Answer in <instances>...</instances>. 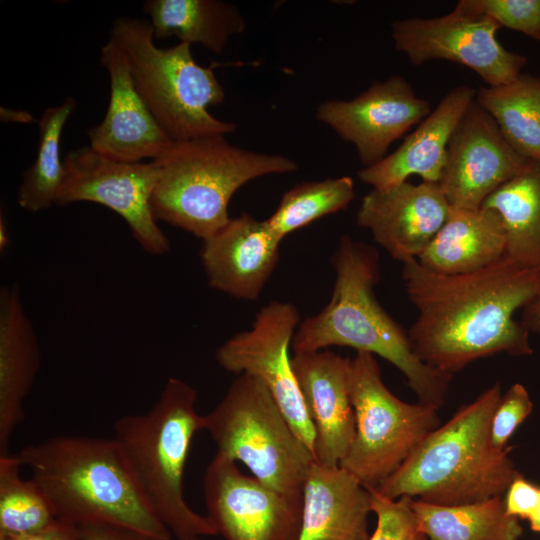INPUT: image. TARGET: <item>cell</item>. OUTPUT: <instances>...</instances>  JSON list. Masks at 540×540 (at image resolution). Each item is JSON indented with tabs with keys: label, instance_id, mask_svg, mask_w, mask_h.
<instances>
[{
	"label": "cell",
	"instance_id": "cell-23",
	"mask_svg": "<svg viewBox=\"0 0 540 540\" xmlns=\"http://www.w3.org/2000/svg\"><path fill=\"white\" fill-rule=\"evenodd\" d=\"M505 256L506 234L498 213L483 207H451L442 228L417 260L437 273L464 274Z\"/></svg>",
	"mask_w": 540,
	"mask_h": 540
},
{
	"label": "cell",
	"instance_id": "cell-29",
	"mask_svg": "<svg viewBox=\"0 0 540 540\" xmlns=\"http://www.w3.org/2000/svg\"><path fill=\"white\" fill-rule=\"evenodd\" d=\"M16 455L0 456V540L42 531L58 519L37 483L22 478Z\"/></svg>",
	"mask_w": 540,
	"mask_h": 540
},
{
	"label": "cell",
	"instance_id": "cell-22",
	"mask_svg": "<svg viewBox=\"0 0 540 540\" xmlns=\"http://www.w3.org/2000/svg\"><path fill=\"white\" fill-rule=\"evenodd\" d=\"M37 335L17 284L0 291V456L24 419V400L40 368Z\"/></svg>",
	"mask_w": 540,
	"mask_h": 540
},
{
	"label": "cell",
	"instance_id": "cell-38",
	"mask_svg": "<svg viewBox=\"0 0 540 540\" xmlns=\"http://www.w3.org/2000/svg\"><path fill=\"white\" fill-rule=\"evenodd\" d=\"M1 120L5 122L31 123L34 121L33 116L24 110H13L1 107Z\"/></svg>",
	"mask_w": 540,
	"mask_h": 540
},
{
	"label": "cell",
	"instance_id": "cell-8",
	"mask_svg": "<svg viewBox=\"0 0 540 540\" xmlns=\"http://www.w3.org/2000/svg\"><path fill=\"white\" fill-rule=\"evenodd\" d=\"M203 430L216 444L217 454L242 462L268 487L302 497L315 460L258 378L238 375L220 402L203 415Z\"/></svg>",
	"mask_w": 540,
	"mask_h": 540
},
{
	"label": "cell",
	"instance_id": "cell-15",
	"mask_svg": "<svg viewBox=\"0 0 540 540\" xmlns=\"http://www.w3.org/2000/svg\"><path fill=\"white\" fill-rule=\"evenodd\" d=\"M529 161L513 149L491 115L474 100L450 138L438 184L451 207L478 209Z\"/></svg>",
	"mask_w": 540,
	"mask_h": 540
},
{
	"label": "cell",
	"instance_id": "cell-35",
	"mask_svg": "<svg viewBox=\"0 0 540 540\" xmlns=\"http://www.w3.org/2000/svg\"><path fill=\"white\" fill-rule=\"evenodd\" d=\"M84 540H156L131 530L94 525L79 528Z\"/></svg>",
	"mask_w": 540,
	"mask_h": 540
},
{
	"label": "cell",
	"instance_id": "cell-37",
	"mask_svg": "<svg viewBox=\"0 0 540 540\" xmlns=\"http://www.w3.org/2000/svg\"><path fill=\"white\" fill-rule=\"evenodd\" d=\"M520 321L530 333L540 334V287L534 299L522 310Z\"/></svg>",
	"mask_w": 540,
	"mask_h": 540
},
{
	"label": "cell",
	"instance_id": "cell-2",
	"mask_svg": "<svg viewBox=\"0 0 540 540\" xmlns=\"http://www.w3.org/2000/svg\"><path fill=\"white\" fill-rule=\"evenodd\" d=\"M336 274L332 296L317 314L298 325L293 354L346 346L382 357L406 378L418 401L441 408L452 376L422 362L408 332L378 302L374 288L380 277L375 247L343 235L332 257Z\"/></svg>",
	"mask_w": 540,
	"mask_h": 540
},
{
	"label": "cell",
	"instance_id": "cell-3",
	"mask_svg": "<svg viewBox=\"0 0 540 540\" xmlns=\"http://www.w3.org/2000/svg\"><path fill=\"white\" fill-rule=\"evenodd\" d=\"M15 455L58 520L78 528L103 525L156 540L173 538L141 495L113 438L56 436Z\"/></svg>",
	"mask_w": 540,
	"mask_h": 540
},
{
	"label": "cell",
	"instance_id": "cell-7",
	"mask_svg": "<svg viewBox=\"0 0 540 540\" xmlns=\"http://www.w3.org/2000/svg\"><path fill=\"white\" fill-rule=\"evenodd\" d=\"M110 39L123 51L135 86L172 141L226 135L236 124L209 111L223 102L225 91L211 67L199 65L191 45L159 48L149 21L118 17Z\"/></svg>",
	"mask_w": 540,
	"mask_h": 540
},
{
	"label": "cell",
	"instance_id": "cell-1",
	"mask_svg": "<svg viewBox=\"0 0 540 540\" xmlns=\"http://www.w3.org/2000/svg\"><path fill=\"white\" fill-rule=\"evenodd\" d=\"M402 280L417 318L408 331L414 353L453 375L499 353H533L530 331L515 319L537 295L540 273L508 257L475 272L442 274L417 259L403 263Z\"/></svg>",
	"mask_w": 540,
	"mask_h": 540
},
{
	"label": "cell",
	"instance_id": "cell-6",
	"mask_svg": "<svg viewBox=\"0 0 540 540\" xmlns=\"http://www.w3.org/2000/svg\"><path fill=\"white\" fill-rule=\"evenodd\" d=\"M151 161L157 169L151 197L155 218L202 240L231 219L229 202L243 185L298 168L287 156L247 150L224 135L172 141Z\"/></svg>",
	"mask_w": 540,
	"mask_h": 540
},
{
	"label": "cell",
	"instance_id": "cell-20",
	"mask_svg": "<svg viewBox=\"0 0 540 540\" xmlns=\"http://www.w3.org/2000/svg\"><path fill=\"white\" fill-rule=\"evenodd\" d=\"M475 95L467 85L449 90L395 151L360 169L359 179L372 188L395 185L412 175L423 182L439 183L450 138Z\"/></svg>",
	"mask_w": 540,
	"mask_h": 540
},
{
	"label": "cell",
	"instance_id": "cell-28",
	"mask_svg": "<svg viewBox=\"0 0 540 540\" xmlns=\"http://www.w3.org/2000/svg\"><path fill=\"white\" fill-rule=\"evenodd\" d=\"M76 100L67 97L48 107L38 121L39 140L35 159L23 173L17 189L18 205L30 212H40L56 203L64 175L60 144L66 122L76 109Z\"/></svg>",
	"mask_w": 540,
	"mask_h": 540
},
{
	"label": "cell",
	"instance_id": "cell-40",
	"mask_svg": "<svg viewBox=\"0 0 540 540\" xmlns=\"http://www.w3.org/2000/svg\"><path fill=\"white\" fill-rule=\"evenodd\" d=\"M530 528L537 533H540V487H539V499L535 510L529 517Z\"/></svg>",
	"mask_w": 540,
	"mask_h": 540
},
{
	"label": "cell",
	"instance_id": "cell-31",
	"mask_svg": "<svg viewBox=\"0 0 540 540\" xmlns=\"http://www.w3.org/2000/svg\"><path fill=\"white\" fill-rule=\"evenodd\" d=\"M456 7L540 41V0H460Z\"/></svg>",
	"mask_w": 540,
	"mask_h": 540
},
{
	"label": "cell",
	"instance_id": "cell-14",
	"mask_svg": "<svg viewBox=\"0 0 540 540\" xmlns=\"http://www.w3.org/2000/svg\"><path fill=\"white\" fill-rule=\"evenodd\" d=\"M432 111L400 75L372 83L349 100L320 103L316 119L351 143L364 167L382 160L389 146Z\"/></svg>",
	"mask_w": 540,
	"mask_h": 540
},
{
	"label": "cell",
	"instance_id": "cell-33",
	"mask_svg": "<svg viewBox=\"0 0 540 540\" xmlns=\"http://www.w3.org/2000/svg\"><path fill=\"white\" fill-rule=\"evenodd\" d=\"M533 403L526 388L513 384L502 396L491 421V439L498 449L506 444L517 427L530 415Z\"/></svg>",
	"mask_w": 540,
	"mask_h": 540
},
{
	"label": "cell",
	"instance_id": "cell-4",
	"mask_svg": "<svg viewBox=\"0 0 540 540\" xmlns=\"http://www.w3.org/2000/svg\"><path fill=\"white\" fill-rule=\"evenodd\" d=\"M499 383L462 406L433 430L405 462L377 489L400 497L444 506L464 505L503 496L521 475L491 439V421L501 399Z\"/></svg>",
	"mask_w": 540,
	"mask_h": 540
},
{
	"label": "cell",
	"instance_id": "cell-34",
	"mask_svg": "<svg viewBox=\"0 0 540 540\" xmlns=\"http://www.w3.org/2000/svg\"><path fill=\"white\" fill-rule=\"evenodd\" d=\"M506 512L516 518L529 519L539 499V487L519 475L506 491Z\"/></svg>",
	"mask_w": 540,
	"mask_h": 540
},
{
	"label": "cell",
	"instance_id": "cell-11",
	"mask_svg": "<svg viewBox=\"0 0 540 540\" xmlns=\"http://www.w3.org/2000/svg\"><path fill=\"white\" fill-rule=\"evenodd\" d=\"M299 324L300 315L294 304L272 301L257 313L249 330L238 332L222 343L215 356L224 370L252 375L268 388L314 458L315 429L289 354Z\"/></svg>",
	"mask_w": 540,
	"mask_h": 540
},
{
	"label": "cell",
	"instance_id": "cell-17",
	"mask_svg": "<svg viewBox=\"0 0 540 540\" xmlns=\"http://www.w3.org/2000/svg\"><path fill=\"white\" fill-rule=\"evenodd\" d=\"M100 63L110 80L109 103L103 120L87 132L89 146L123 162H143L159 156L172 142L138 92L121 48L109 38Z\"/></svg>",
	"mask_w": 540,
	"mask_h": 540
},
{
	"label": "cell",
	"instance_id": "cell-13",
	"mask_svg": "<svg viewBox=\"0 0 540 540\" xmlns=\"http://www.w3.org/2000/svg\"><path fill=\"white\" fill-rule=\"evenodd\" d=\"M206 516L224 540H298L302 497L284 495L215 454L203 476Z\"/></svg>",
	"mask_w": 540,
	"mask_h": 540
},
{
	"label": "cell",
	"instance_id": "cell-24",
	"mask_svg": "<svg viewBox=\"0 0 540 540\" xmlns=\"http://www.w3.org/2000/svg\"><path fill=\"white\" fill-rule=\"evenodd\" d=\"M143 9L150 17L154 39L174 36L216 54L246 29L237 6L222 0H147Z\"/></svg>",
	"mask_w": 540,
	"mask_h": 540
},
{
	"label": "cell",
	"instance_id": "cell-16",
	"mask_svg": "<svg viewBox=\"0 0 540 540\" xmlns=\"http://www.w3.org/2000/svg\"><path fill=\"white\" fill-rule=\"evenodd\" d=\"M451 206L438 183L404 181L373 188L361 200L357 224L395 260L417 259L445 223Z\"/></svg>",
	"mask_w": 540,
	"mask_h": 540
},
{
	"label": "cell",
	"instance_id": "cell-25",
	"mask_svg": "<svg viewBox=\"0 0 540 540\" xmlns=\"http://www.w3.org/2000/svg\"><path fill=\"white\" fill-rule=\"evenodd\" d=\"M500 216L506 257L540 273V162L529 161L482 204Z\"/></svg>",
	"mask_w": 540,
	"mask_h": 540
},
{
	"label": "cell",
	"instance_id": "cell-18",
	"mask_svg": "<svg viewBox=\"0 0 540 540\" xmlns=\"http://www.w3.org/2000/svg\"><path fill=\"white\" fill-rule=\"evenodd\" d=\"M291 364L315 429V462L339 466L355 436L351 359L330 350L293 354Z\"/></svg>",
	"mask_w": 540,
	"mask_h": 540
},
{
	"label": "cell",
	"instance_id": "cell-26",
	"mask_svg": "<svg viewBox=\"0 0 540 540\" xmlns=\"http://www.w3.org/2000/svg\"><path fill=\"white\" fill-rule=\"evenodd\" d=\"M411 507L428 540H519L523 534L519 519L506 512L503 496L454 506L412 498Z\"/></svg>",
	"mask_w": 540,
	"mask_h": 540
},
{
	"label": "cell",
	"instance_id": "cell-41",
	"mask_svg": "<svg viewBox=\"0 0 540 540\" xmlns=\"http://www.w3.org/2000/svg\"><path fill=\"white\" fill-rule=\"evenodd\" d=\"M199 540H205V539H204V538H201V539H199Z\"/></svg>",
	"mask_w": 540,
	"mask_h": 540
},
{
	"label": "cell",
	"instance_id": "cell-30",
	"mask_svg": "<svg viewBox=\"0 0 540 540\" xmlns=\"http://www.w3.org/2000/svg\"><path fill=\"white\" fill-rule=\"evenodd\" d=\"M354 196V182L348 176L304 182L283 194L278 207L266 221L283 240L323 216L346 209Z\"/></svg>",
	"mask_w": 540,
	"mask_h": 540
},
{
	"label": "cell",
	"instance_id": "cell-39",
	"mask_svg": "<svg viewBox=\"0 0 540 540\" xmlns=\"http://www.w3.org/2000/svg\"><path fill=\"white\" fill-rule=\"evenodd\" d=\"M9 246V234L5 218L0 215V251L3 253Z\"/></svg>",
	"mask_w": 540,
	"mask_h": 540
},
{
	"label": "cell",
	"instance_id": "cell-5",
	"mask_svg": "<svg viewBox=\"0 0 540 540\" xmlns=\"http://www.w3.org/2000/svg\"><path fill=\"white\" fill-rule=\"evenodd\" d=\"M197 391L169 378L151 409L114 424V436L138 490L176 540L216 536L205 515L194 511L183 492L185 465L194 435L203 430Z\"/></svg>",
	"mask_w": 540,
	"mask_h": 540
},
{
	"label": "cell",
	"instance_id": "cell-19",
	"mask_svg": "<svg viewBox=\"0 0 540 540\" xmlns=\"http://www.w3.org/2000/svg\"><path fill=\"white\" fill-rule=\"evenodd\" d=\"M281 239L266 220L243 213L202 240L201 262L210 287L256 301L279 261Z\"/></svg>",
	"mask_w": 540,
	"mask_h": 540
},
{
	"label": "cell",
	"instance_id": "cell-12",
	"mask_svg": "<svg viewBox=\"0 0 540 540\" xmlns=\"http://www.w3.org/2000/svg\"><path fill=\"white\" fill-rule=\"evenodd\" d=\"M500 25L486 15L455 8L435 18H408L391 23L395 49L411 64L445 60L468 67L487 86H499L521 74L527 58L504 48L497 39Z\"/></svg>",
	"mask_w": 540,
	"mask_h": 540
},
{
	"label": "cell",
	"instance_id": "cell-36",
	"mask_svg": "<svg viewBox=\"0 0 540 540\" xmlns=\"http://www.w3.org/2000/svg\"><path fill=\"white\" fill-rule=\"evenodd\" d=\"M13 540H84L78 527L57 520L48 528L37 533Z\"/></svg>",
	"mask_w": 540,
	"mask_h": 540
},
{
	"label": "cell",
	"instance_id": "cell-9",
	"mask_svg": "<svg viewBox=\"0 0 540 540\" xmlns=\"http://www.w3.org/2000/svg\"><path fill=\"white\" fill-rule=\"evenodd\" d=\"M349 394L355 436L340 467L368 489H377L440 424L438 409L407 403L384 384L375 355L351 359Z\"/></svg>",
	"mask_w": 540,
	"mask_h": 540
},
{
	"label": "cell",
	"instance_id": "cell-27",
	"mask_svg": "<svg viewBox=\"0 0 540 540\" xmlns=\"http://www.w3.org/2000/svg\"><path fill=\"white\" fill-rule=\"evenodd\" d=\"M475 101L524 158L540 162V75L521 73L499 86H481Z\"/></svg>",
	"mask_w": 540,
	"mask_h": 540
},
{
	"label": "cell",
	"instance_id": "cell-32",
	"mask_svg": "<svg viewBox=\"0 0 540 540\" xmlns=\"http://www.w3.org/2000/svg\"><path fill=\"white\" fill-rule=\"evenodd\" d=\"M369 490L376 516V527L369 540H428L411 507L412 498L389 499L375 489Z\"/></svg>",
	"mask_w": 540,
	"mask_h": 540
},
{
	"label": "cell",
	"instance_id": "cell-10",
	"mask_svg": "<svg viewBox=\"0 0 540 540\" xmlns=\"http://www.w3.org/2000/svg\"><path fill=\"white\" fill-rule=\"evenodd\" d=\"M63 161L64 175L55 205L85 201L106 206L124 219L145 252L151 255L169 252L170 242L151 206L157 178L153 161H118L89 145L71 150Z\"/></svg>",
	"mask_w": 540,
	"mask_h": 540
},
{
	"label": "cell",
	"instance_id": "cell-21",
	"mask_svg": "<svg viewBox=\"0 0 540 540\" xmlns=\"http://www.w3.org/2000/svg\"><path fill=\"white\" fill-rule=\"evenodd\" d=\"M302 496L298 540H369L371 492L342 467L314 461Z\"/></svg>",
	"mask_w": 540,
	"mask_h": 540
}]
</instances>
